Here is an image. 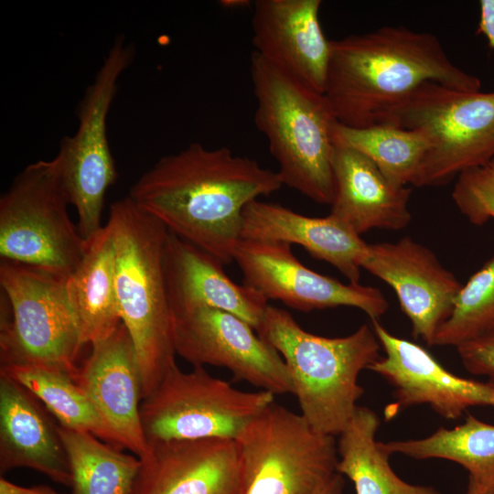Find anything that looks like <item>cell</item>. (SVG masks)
Returning <instances> with one entry per match:
<instances>
[{
	"label": "cell",
	"mask_w": 494,
	"mask_h": 494,
	"mask_svg": "<svg viewBox=\"0 0 494 494\" xmlns=\"http://www.w3.org/2000/svg\"><path fill=\"white\" fill-rule=\"evenodd\" d=\"M282 187L278 173L255 159L195 142L159 158L128 197L170 232L225 265L234 261L244 208Z\"/></svg>",
	"instance_id": "6da1fadb"
},
{
	"label": "cell",
	"mask_w": 494,
	"mask_h": 494,
	"mask_svg": "<svg viewBox=\"0 0 494 494\" xmlns=\"http://www.w3.org/2000/svg\"><path fill=\"white\" fill-rule=\"evenodd\" d=\"M330 46L324 94L336 120L349 127L387 124L391 113L425 82L466 91L481 87L429 32L384 26Z\"/></svg>",
	"instance_id": "7a4b0ae2"
},
{
	"label": "cell",
	"mask_w": 494,
	"mask_h": 494,
	"mask_svg": "<svg viewBox=\"0 0 494 494\" xmlns=\"http://www.w3.org/2000/svg\"><path fill=\"white\" fill-rule=\"evenodd\" d=\"M115 287L122 323L136 354L143 399L177 364L164 249L169 231L128 196L113 202Z\"/></svg>",
	"instance_id": "3957f363"
},
{
	"label": "cell",
	"mask_w": 494,
	"mask_h": 494,
	"mask_svg": "<svg viewBox=\"0 0 494 494\" xmlns=\"http://www.w3.org/2000/svg\"><path fill=\"white\" fill-rule=\"evenodd\" d=\"M256 332L283 358L301 415L317 431L339 435L364 393L360 373L380 358L371 325L327 338L305 330L286 310L268 306Z\"/></svg>",
	"instance_id": "277c9868"
},
{
	"label": "cell",
	"mask_w": 494,
	"mask_h": 494,
	"mask_svg": "<svg viewBox=\"0 0 494 494\" xmlns=\"http://www.w3.org/2000/svg\"><path fill=\"white\" fill-rule=\"evenodd\" d=\"M250 77L256 99L254 124L278 164L283 186L319 204L333 200L332 127L328 101L252 51Z\"/></svg>",
	"instance_id": "5b68a950"
},
{
	"label": "cell",
	"mask_w": 494,
	"mask_h": 494,
	"mask_svg": "<svg viewBox=\"0 0 494 494\" xmlns=\"http://www.w3.org/2000/svg\"><path fill=\"white\" fill-rule=\"evenodd\" d=\"M1 365L34 364L76 379L83 348L67 276L22 263H0Z\"/></svg>",
	"instance_id": "8992f818"
},
{
	"label": "cell",
	"mask_w": 494,
	"mask_h": 494,
	"mask_svg": "<svg viewBox=\"0 0 494 494\" xmlns=\"http://www.w3.org/2000/svg\"><path fill=\"white\" fill-rule=\"evenodd\" d=\"M387 124L417 130L427 140L416 187L445 185L494 158V91L425 82L391 113Z\"/></svg>",
	"instance_id": "52a82bcc"
},
{
	"label": "cell",
	"mask_w": 494,
	"mask_h": 494,
	"mask_svg": "<svg viewBox=\"0 0 494 494\" xmlns=\"http://www.w3.org/2000/svg\"><path fill=\"white\" fill-rule=\"evenodd\" d=\"M53 159L25 166L0 199L1 259L69 276L87 244Z\"/></svg>",
	"instance_id": "ba28073f"
},
{
	"label": "cell",
	"mask_w": 494,
	"mask_h": 494,
	"mask_svg": "<svg viewBox=\"0 0 494 494\" xmlns=\"http://www.w3.org/2000/svg\"><path fill=\"white\" fill-rule=\"evenodd\" d=\"M242 494H315L337 473L335 436L273 402L239 433Z\"/></svg>",
	"instance_id": "9c48e42d"
},
{
	"label": "cell",
	"mask_w": 494,
	"mask_h": 494,
	"mask_svg": "<svg viewBox=\"0 0 494 494\" xmlns=\"http://www.w3.org/2000/svg\"><path fill=\"white\" fill-rule=\"evenodd\" d=\"M274 394L245 392L209 374L203 366L189 371L177 364L141 402L140 414L148 445L202 438L235 439Z\"/></svg>",
	"instance_id": "30bf717a"
},
{
	"label": "cell",
	"mask_w": 494,
	"mask_h": 494,
	"mask_svg": "<svg viewBox=\"0 0 494 494\" xmlns=\"http://www.w3.org/2000/svg\"><path fill=\"white\" fill-rule=\"evenodd\" d=\"M132 59L133 48L121 37L116 38L78 105L76 133L63 137L54 157L85 241L102 228L105 195L117 177L106 123L117 81Z\"/></svg>",
	"instance_id": "8fae6325"
},
{
	"label": "cell",
	"mask_w": 494,
	"mask_h": 494,
	"mask_svg": "<svg viewBox=\"0 0 494 494\" xmlns=\"http://www.w3.org/2000/svg\"><path fill=\"white\" fill-rule=\"evenodd\" d=\"M173 331L177 355L193 366L225 368L260 390L293 394L281 355L239 317L207 306L174 311Z\"/></svg>",
	"instance_id": "7c38bea8"
},
{
	"label": "cell",
	"mask_w": 494,
	"mask_h": 494,
	"mask_svg": "<svg viewBox=\"0 0 494 494\" xmlns=\"http://www.w3.org/2000/svg\"><path fill=\"white\" fill-rule=\"evenodd\" d=\"M234 262L243 274V284L260 292L267 300L309 312L337 306H352L378 320L389 307L381 291L360 284H343L318 274L294 255L284 242L241 239Z\"/></svg>",
	"instance_id": "4fadbf2b"
},
{
	"label": "cell",
	"mask_w": 494,
	"mask_h": 494,
	"mask_svg": "<svg viewBox=\"0 0 494 494\" xmlns=\"http://www.w3.org/2000/svg\"><path fill=\"white\" fill-rule=\"evenodd\" d=\"M384 356L368 370L393 387L392 412L427 404L441 417L456 420L473 406L494 407V384L459 377L422 346L392 334L371 320Z\"/></svg>",
	"instance_id": "5bb4252c"
},
{
	"label": "cell",
	"mask_w": 494,
	"mask_h": 494,
	"mask_svg": "<svg viewBox=\"0 0 494 494\" xmlns=\"http://www.w3.org/2000/svg\"><path fill=\"white\" fill-rule=\"evenodd\" d=\"M362 268L392 287L413 337L434 346L462 287L454 274L429 248L410 237L369 244Z\"/></svg>",
	"instance_id": "9a60e30c"
},
{
	"label": "cell",
	"mask_w": 494,
	"mask_h": 494,
	"mask_svg": "<svg viewBox=\"0 0 494 494\" xmlns=\"http://www.w3.org/2000/svg\"><path fill=\"white\" fill-rule=\"evenodd\" d=\"M75 381L91 400L113 445L139 458L145 456L149 445L141 423L142 379L133 341L123 323L109 337L91 345Z\"/></svg>",
	"instance_id": "2e32d148"
},
{
	"label": "cell",
	"mask_w": 494,
	"mask_h": 494,
	"mask_svg": "<svg viewBox=\"0 0 494 494\" xmlns=\"http://www.w3.org/2000/svg\"><path fill=\"white\" fill-rule=\"evenodd\" d=\"M131 494H242L234 439L172 440L149 445Z\"/></svg>",
	"instance_id": "e0dca14e"
},
{
	"label": "cell",
	"mask_w": 494,
	"mask_h": 494,
	"mask_svg": "<svg viewBox=\"0 0 494 494\" xmlns=\"http://www.w3.org/2000/svg\"><path fill=\"white\" fill-rule=\"evenodd\" d=\"M320 0H256L252 17L254 52L324 93L330 40L319 23Z\"/></svg>",
	"instance_id": "ac0fdd59"
},
{
	"label": "cell",
	"mask_w": 494,
	"mask_h": 494,
	"mask_svg": "<svg viewBox=\"0 0 494 494\" xmlns=\"http://www.w3.org/2000/svg\"><path fill=\"white\" fill-rule=\"evenodd\" d=\"M164 271L173 312L199 306L231 313L255 331L268 300L247 285H238L213 256L168 232L164 249Z\"/></svg>",
	"instance_id": "d6986e66"
},
{
	"label": "cell",
	"mask_w": 494,
	"mask_h": 494,
	"mask_svg": "<svg viewBox=\"0 0 494 494\" xmlns=\"http://www.w3.org/2000/svg\"><path fill=\"white\" fill-rule=\"evenodd\" d=\"M48 413L27 389L0 374L1 474L26 467L71 487L69 458Z\"/></svg>",
	"instance_id": "ffe728a7"
},
{
	"label": "cell",
	"mask_w": 494,
	"mask_h": 494,
	"mask_svg": "<svg viewBox=\"0 0 494 494\" xmlns=\"http://www.w3.org/2000/svg\"><path fill=\"white\" fill-rule=\"evenodd\" d=\"M241 239L284 242L305 248L314 258L359 284L366 243L349 225L332 215L308 217L275 203L250 202L242 211Z\"/></svg>",
	"instance_id": "44dd1931"
},
{
	"label": "cell",
	"mask_w": 494,
	"mask_h": 494,
	"mask_svg": "<svg viewBox=\"0 0 494 494\" xmlns=\"http://www.w3.org/2000/svg\"><path fill=\"white\" fill-rule=\"evenodd\" d=\"M330 215L358 234L371 229L398 231L409 225L411 189L391 182L366 156L335 145Z\"/></svg>",
	"instance_id": "7402d4cb"
},
{
	"label": "cell",
	"mask_w": 494,
	"mask_h": 494,
	"mask_svg": "<svg viewBox=\"0 0 494 494\" xmlns=\"http://www.w3.org/2000/svg\"><path fill=\"white\" fill-rule=\"evenodd\" d=\"M67 292L83 347L109 337L122 323L115 287L114 241L108 222L87 240L79 264L67 277Z\"/></svg>",
	"instance_id": "603a6c76"
},
{
	"label": "cell",
	"mask_w": 494,
	"mask_h": 494,
	"mask_svg": "<svg viewBox=\"0 0 494 494\" xmlns=\"http://www.w3.org/2000/svg\"><path fill=\"white\" fill-rule=\"evenodd\" d=\"M381 446L390 456L455 462L468 474L465 494H494V424L469 413L453 428L440 427L423 438L381 442Z\"/></svg>",
	"instance_id": "cb8c5ba5"
},
{
	"label": "cell",
	"mask_w": 494,
	"mask_h": 494,
	"mask_svg": "<svg viewBox=\"0 0 494 494\" xmlns=\"http://www.w3.org/2000/svg\"><path fill=\"white\" fill-rule=\"evenodd\" d=\"M378 414L358 405L337 441V472L349 478L356 494H441L431 486L402 479L392 468L390 455L377 441Z\"/></svg>",
	"instance_id": "d4e9b609"
},
{
	"label": "cell",
	"mask_w": 494,
	"mask_h": 494,
	"mask_svg": "<svg viewBox=\"0 0 494 494\" xmlns=\"http://www.w3.org/2000/svg\"><path fill=\"white\" fill-rule=\"evenodd\" d=\"M72 476V494H131L140 459L97 436L58 424Z\"/></svg>",
	"instance_id": "484cf974"
},
{
	"label": "cell",
	"mask_w": 494,
	"mask_h": 494,
	"mask_svg": "<svg viewBox=\"0 0 494 494\" xmlns=\"http://www.w3.org/2000/svg\"><path fill=\"white\" fill-rule=\"evenodd\" d=\"M334 145L357 151L370 159L392 183L412 184L428 149L424 135L393 124L354 128L338 121L332 127Z\"/></svg>",
	"instance_id": "4316f807"
},
{
	"label": "cell",
	"mask_w": 494,
	"mask_h": 494,
	"mask_svg": "<svg viewBox=\"0 0 494 494\" xmlns=\"http://www.w3.org/2000/svg\"><path fill=\"white\" fill-rule=\"evenodd\" d=\"M0 374L27 389L59 424L90 433L113 445L88 395L70 374L34 364L1 365Z\"/></svg>",
	"instance_id": "83f0119b"
},
{
	"label": "cell",
	"mask_w": 494,
	"mask_h": 494,
	"mask_svg": "<svg viewBox=\"0 0 494 494\" xmlns=\"http://www.w3.org/2000/svg\"><path fill=\"white\" fill-rule=\"evenodd\" d=\"M494 331V257L462 285L434 346H458Z\"/></svg>",
	"instance_id": "f1b7e54d"
},
{
	"label": "cell",
	"mask_w": 494,
	"mask_h": 494,
	"mask_svg": "<svg viewBox=\"0 0 494 494\" xmlns=\"http://www.w3.org/2000/svg\"><path fill=\"white\" fill-rule=\"evenodd\" d=\"M459 211L473 224L494 220V158L457 177L452 191Z\"/></svg>",
	"instance_id": "f546056e"
},
{
	"label": "cell",
	"mask_w": 494,
	"mask_h": 494,
	"mask_svg": "<svg viewBox=\"0 0 494 494\" xmlns=\"http://www.w3.org/2000/svg\"><path fill=\"white\" fill-rule=\"evenodd\" d=\"M460 360L470 373L484 376L494 384V331L456 347Z\"/></svg>",
	"instance_id": "4dcf8cb0"
},
{
	"label": "cell",
	"mask_w": 494,
	"mask_h": 494,
	"mask_svg": "<svg viewBox=\"0 0 494 494\" xmlns=\"http://www.w3.org/2000/svg\"><path fill=\"white\" fill-rule=\"evenodd\" d=\"M478 33L488 40L489 46L494 48V0L479 1V22Z\"/></svg>",
	"instance_id": "1f68e13d"
},
{
	"label": "cell",
	"mask_w": 494,
	"mask_h": 494,
	"mask_svg": "<svg viewBox=\"0 0 494 494\" xmlns=\"http://www.w3.org/2000/svg\"><path fill=\"white\" fill-rule=\"evenodd\" d=\"M0 494H66L44 485L24 487L16 485L3 476L0 478Z\"/></svg>",
	"instance_id": "d6a6232c"
},
{
	"label": "cell",
	"mask_w": 494,
	"mask_h": 494,
	"mask_svg": "<svg viewBox=\"0 0 494 494\" xmlns=\"http://www.w3.org/2000/svg\"><path fill=\"white\" fill-rule=\"evenodd\" d=\"M344 478L339 473L334 474L315 494H343Z\"/></svg>",
	"instance_id": "836d02e7"
},
{
	"label": "cell",
	"mask_w": 494,
	"mask_h": 494,
	"mask_svg": "<svg viewBox=\"0 0 494 494\" xmlns=\"http://www.w3.org/2000/svg\"><path fill=\"white\" fill-rule=\"evenodd\" d=\"M248 0H222L220 5L226 8H241L250 5Z\"/></svg>",
	"instance_id": "e575fe53"
}]
</instances>
